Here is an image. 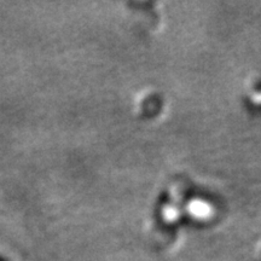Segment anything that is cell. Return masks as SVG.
Masks as SVG:
<instances>
[{"mask_svg":"<svg viewBox=\"0 0 261 261\" xmlns=\"http://www.w3.org/2000/svg\"><path fill=\"white\" fill-rule=\"evenodd\" d=\"M189 212L192 217L198 218V219H205L211 215V205L207 202L194 201L189 205Z\"/></svg>","mask_w":261,"mask_h":261,"instance_id":"6da1fadb","label":"cell"}]
</instances>
